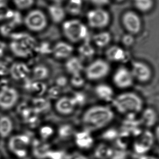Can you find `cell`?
<instances>
[{"label": "cell", "instance_id": "6da1fadb", "mask_svg": "<svg viewBox=\"0 0 159 159\" xmlns=\"http://www.w3.org/2000/svg\"><path fill=\"white\" fill-rule=\"evenodd\" d=\"M112 107L103 104H95L88 107L81 116V121L90 132L102 131L110 126L115 119Z\"/></svg>", "mask_w": 159, "mask_h": 159}, {"label": "cell", "instance_id": "7a4b0ae2", "mask_svg": "<svg viewBox=\"0 0 159 159\" xmlns=\"http://www.w3.org/2000/svg\"><path fill=\"white\" fill-rule=\"evenodd\" d=\"M111 103L115 112L125 117L136 116L139 114L144 108L142 98L132 91H124L115 95Z\"/></svg>", "mask_w": 159, "mask_h": 159}, {"label": "cell", "instance_id": "3957f363", "mask_svg": "<svg viewBox=\"0 0 159 159\" xmlns=\"http://www.w3.org/2000/svg\"><path fill=\"white\" fill-rule=\"evenodd\" d=\"M49 20L46 12L38 8H32L26 12L23 18L25 27L31 33L43 32L48 27Z\"/></svg>", "mask_w": 159, "mask_h": 159}, {"label": "cell", "instance_id": "277c9868", "mask_svg": "<svg viewBox=\"0 0 159 159\" xmlns=\"http://www.w3.org/2000/svg\"><path fill=\"white\" fill-rule=\"evenodd\" d=\"M37 43L34 38L26 34H21L12 38L10 48L16 57L25 59L34 52Z\"/></svg>", "mask_w": 159, "mask_h": 159}, {"label": "cell", "instance_id": "5b68a950", "mask_svg": "<svg viewBox=\"0 0 159 159\" xmlns=\"http://www.w3.org/2000/svg\"><path fill=\"white\" fill-rule=\"evenodd\" d=\"M62 30L65 37L74 43L85 40L88 36L87 27L78 19L64 21L62 23Z\"/></svg>", "mask_w": 159, "mask_h": 159}, {"label": "cell", "instance_id": "8992f818", "mask_svg": "<svg viewBox=\"0 0 159 159\" xmlns=\"http://www.w3.org/2000/svg\"><path fill=\"white\" fill-rule=\"evenodd\" d=\"M110 70L109 63L100 58L94 60L84 70L85 79L92 82L99 81L103 80L109 74Z\"/></svg>", "mask_w": 159, "mask_h": 159}, {"label": "cell", "instance_id": "52a82bcc", "mask_svg": "<svg viewBox=\"0 0 159 159\" xmlns=\"http://www.w3.org/2000/svg\"><path fill=\"white\" fill-rule=\"evenodd\" d=\"M155 141L153 132L145 129L133 138L131 146L135 154L142 156L150 151Z\"/></svg>", "mask_w": 159, "mask_h": 159}, {"label": "cell", "instance_id": "ba28073f", "mask_svg": "<svg viewBox=\"0 0 159 159\" xmlns=\"http://www.w3.org/2000/svg\"><path fill=\"white\" fill-rule=\"evenodd\" d=\"M31 145L30 138L25 134H17L9 137V150L18 158H24L26 157Z\"/></svg>", "mask_w": 159, "mask_h": 159}, {"label": "cell", "instance_id": "9c48e42d", "mask_svg": "<svg viewBox=\"0 0 159 159\" xmlns=\"http://www.w3.org/2000/svg\"><path fill=\"white\" fill-rule=\"evenodd\" d=\"M86 19L91 27L101 29L107 26L110 22L111 17L106 10L97 7L87 12Z\"/></svg>", "mask_w": 159, "mask_h": 159}, {"label": "cell", "instance_id": "30bf717a", "mask_svg": "<svg viewBox=\"0 0 159 159\" xmlns=\"http://www.w3.org/2000/svg\"><path fill=\"white\" fill-rule=\"evenodd\" d=\"M111 80L115 87L122 90L131 88L135 82L130 69L125 66H121L115 70Z\"/></svg>", "mask_w": 159, "mask_h": 159}, {"label": "cell", "instance_id": "8fae6325", "mask_svg": "<svg viewBox=\"0 0 159 159\" xmlns=\"http://www.w3.org/2000/svg\"><path fill=\"white\" fill-rule=\"evenodd\" d=\"M18 91L10 86H2L0 89V109L8 111L15 107L19 100Z\"/></svg>", "mask_w": 159, "mask_h": 159}, {"label": "cell", "instance_id": "7c38bea8", "mask_svg": "<svg viewBox=\"0 0 159 159\" xmlns=\"http://www.w3.org/2000/svg\"><path fill=\"white\" fill-rule=\"evenodd\" d=\"M134 81L141 84L147 83L151 80L152 73L151 68L144 62L134 61L130 69Z\"/></svg>", "mask_w": 159, "mask_h": 159}, {"label": "cell", "instance_id": "4fadbf2b", "mask_svg": "<svg viewBox=\"0 0 159 159\" xmlns=\"http://www.w3.org/2000/svg\"><path fill=\"white\" fill-rule=\"evenodd\" d=\"M55 101V110L62 116H70L77 107L71 96H61Z\"/></svg>", "mask_w": 159, "mask_h": 159}, {"label": "cell", "instance_id": "5bb4252c", "mask_svg": "<svg viewBox=\"0 0 159 159\" xmlns=\"http://www.w3.org/2000/svg\"><path fill=\"white\" fill-rule=\"evenodd\" d=\"M122 23L128 33L137 34L141 29V22L137 14L133 11L125 12L122 16Z\"/></svg>", "mask_w": 159, "mask_h": 159}, {"label": "cell", "instance_id": "9a60e30c", "mask_svg": "<svg viewBox=\"0 0 159 159\" xmlns=\"http://www.w3.org/2000/svg\"><path fill=\"white\" fill-rule=\"evenodd\" d=\"M92 132L85 129L76 131L73 136L75 146L81 150H87L94 146V139Z\"/></svg>", "mask_w": 159, "mask_h": 159}, {"label": "cell", "instance_id": "2e32d148", "mask_svg": "<svg viewBox=\"0 0 159 159\" xmlns=\"http://www.w3.org/2000/svg\"><path fill=\"white\" fill-rule=\"evenodd\" d=\"M31 74V68L25 62L17 61L9 68V75L16 81L24 80Z\"/></svg>", "mask_w": 159, "mask_h": 159}, {"label": "cell", "instance_id": "e0dca14e", "mask_svg": "<svg viewBox=\"0 0 159 159\" xmlns=\"http://www.w3.org/2000/svg\"><path fill=\"white\" fill-rule=\"evenodd\" d=\"M73 46L64 41H59L56 43L51 48V54L58 60H63L69 58L73 52Z\"/></svg>", "mask_w": 159, "mask_h": 159}, {"label": "cell", "instance_id": "ac0fdd59", "mask_svg": "<svg viewBox=\"0 0 159 159\" xmlns=\"http://www.w3.org/2000/svg\"><path fill=\"white\" fill-rule=\"evenodd\" d=\"M139 115V120L142 127L150 129L151 127H154L156 125L158 116L154 109L150 107H144Z\"/></svg>", "mask_w": 159, "mask_h": 159}, {"label": "cell", "instance_id": "d6986e66", "mask_svg": "<svg viewBox=\"0 0 159 159\" xmlns=\"http://www.w3.org/2000/svg\"><path fill=\"white\" fill-rule=\"evenodd\" d=\"M46 12L49 21L55 24H60L65 21L66 11L61 4L51 3Z\"/></svg>", "mask_w": 159, "mask_h": 159}, {"label": "cell", "instance_id": "ffe728a7", "mask_svg": "<svg viewBox=\"0 0 159 159\" xmlns=\"http://www.w3.org/2000/svg\"><path fill=\"white\" fill-rule=\"evenodd\" d=\"M94 90L96 96L104 102L111 103L115 96L113 88L107 84H98Z\"/></svg>", "mask_w": 159, "mask_h": 159}, {"label": "cell", "instance_id": "44dd1931", "mask_svg": "<svg viewBox=\"0 0 159 159\" xmlns=\"http://www.w3.org/2000/svg\"><path fill=\"white\" fill-rule=\"evenodd\" d=\"M106 56L108 60L117 63H125L129 58L127 52L118 46L109 47L106 51Z\"/></svg>", "mask_w": 159, "mask_h": 159}, {"label": "cell", "instance_id": "7402d4cb", "mask_svg": "<svg viewBox=\"0 0 159 159\" xmlns=\"http://www.w3.org/2000/svg\"><path fill=\"white\" fill-rule=\"evenodd\" d=\"M65 67L66 71L70 76L82 74L84 68L82 60L77 57H70L67 59Z\"/></svg>", "mask_w": 159, "mask_h": 159}, {"label": "cell", "instance_id": "603a6c76", "mask_svg": "<svg viewBox=\"0 0 159 159\" xmlns=\"http://www.w3.org/2000/svg\"><path fill=\"white\" fill-rule=\"evenodd\" d=\"M113 148L108 143L102 141L95 145L93 155L96 159H110L113 153Z\"/></svg>", "mask_w": 159, "mask_h": 159}, {"label": "cell", "instance_id": "cb8c5ba5", "mask_svg": "<svg viewBox=\"0 0 159 159\" xmlns=\"http://www.w3.org/2000/svg\"><path fill=\"white\" fill-rule=\"evenodd\" d=\"M13 129V122L11 118L7 115H2L0 117V137L2 139L10 137Z\"/></svg>", "mask_w": 159, "mask_h": 159}, {"label": "cell", "instance_id": "d4e9b609", "mask_svg": "<svg viewBox=\"0 0 159 159\" xmlns=\"http://www.w3.org/2000/svg\"><path fill=\"white\" fill-rule=\"evenodd\" d=\"M30 74L35 80L43 82L50 76V69L44 64H37L31 69Z\"/></svg>", "mask_w": 159, "mask_h": 159}, {"label": "cell", "instance_id": "484cf974", "mask_svg": "<svg viewBox=\"0 0 159 159\" xmlns=\"http://www.w3.org/2000/svg\"><path fill=\"white\" fill-rule=\"evenodd\" d=\"M80 57L82 59H89L92 58L95 54V50L88 39L79 46L78 48Z\"/></svg>", "mask_w": 159, "mask_h": 159}, {"label": "cell", "instance_id": "4316f807", "mask_svg": "<svg viewBox=\"0 0 159 159\" xmlns=\"http://www.w3.org/2000/svg\"><path fill=\"white\" fill-rule=\"evenodd\" d=\"M57 132L59 138L63 140H66L73 137L76 130L72 125L70 123H65L61 125L58 127Z\"/></svg>", "mask_w": 159, "mask_h": 159}, {"label": "cell", "instance_id": "83f0119b", "mask_svg": "<svg viewBox=\"0 0 159 159\" xmlns=\"http://www.w3.org/2000/svg\"><path fill=\"white\" fill-rule=\"evenodd\" d=\"M93 41L99 48L106 47L110 43L111 36L107 31H102L95 34L93 38Z\"/></svg>", "mask_w": 159, "mask_h": 159}, {"label": "cell", "instance_id": "f1b7e54d", "mask_svg": "<svg viewBox=\"0 0 159 159\" xmlns=\"http://www.w3.org/2000/svg\"><path fill=\"white\" fill-rule=\"evenodd\" d=\"M82 0H69L66 6V11L72 16H78L82 10Z\"/></svg>", "mask_w": 159, "mask_h": 159}, {"label": "cell", "instance_id": "f546056e", "mask_svg": "<svg viewBox=\"0 0 159 159\" xmlns=\"http://www.w3.org/2000/svg\"><path fill=\"white\" fill-rule=\"evenodd\" d=\"M56 131L54 127L50 125H43L39 128V134L43 142L51 139L55 134Z\"/></svg>", "mask_w": 159, "mask_h": 159}, {"label": "cell", "instance_id": "4dcf8cb0", "mask_svg": "<svg viewBox=\"0 0 159 159\" xmlns=\"http://www.w3.org/2000/svg\"><path fill=\"white\" fill-rule=\"evenodd\" d=\"M14 7L18 11L27 12L34 8L36 0H12Z\"/></svg>", "mask_w": 159, "mask_h": 159}, {"label": "cell", "instance_id": "1f68e13d", "mask_svg": "<svg viewBox=\"0 0 159 159\" xmlns=\"http://www.w3.org/2000/svg\"><path fill=\"white\" fill-rule=\"evenodd\" d=\"M101 137L103 139V141L107 142H111L116 140L119 135L120 131L113 127H107L102 130Z\"/></svg>", "mask_w": 159, "mask_h": 159}, {"label": "cell", "instance_id": "d6a6232c", "mask_svg": "<svg viewBox=\"0 0 159 159\" xmlns=\"http://www.w3.org/2000/svg\"><path fill=\"white\" fill-rule=\"evenodd\" d=\"M134 4L137 10L142 12H147L152 9L153 0H134Z\"/></svg>", "mask_w": 159, "mask_h": 159}, {"label": "cell", "instance_id": "836d02e7", "mask_svg": "<svg viewBox=\"0 0 159 159\" xmlns=\"http://www.w3.org/2000/svg\"><path fill=\"white\" fill-rule=\"evenodd\" d=\"M49 107V103L47 99L42 98L41 97H39L38 98H35L33 101V104L31 106L32 108L39 114L42 111L48 109Z\"/></svg>", "mask_w": 159, "mask_h": 159}, {"label": "cell", "instance_id": "e575fe53", "mask_svg": "<svg viewBox=\"0 0 159 159\" xmlns=\"http://www.w3.org/2000/svg\"><path fill=\"white\" fill-rule=\"evenodd\" d=\"M43 82L35 80L30 84V88L31 92L34 93L35 95L38 96V97L41 96L47 92V86Z\"/></svg>", "mask_w": 159, "mask_h": 159}, {"label": "cell", "instance_id": "d590c367", "mask_svg": "<svg viewBox=\"0 0 159 159\" xmlns=\"http://www.w3.org/2000/svg\"><path fill=\"white\" fill-rule=\"evenodd\" d=\"M86 79L82 74L70 76L69 79L70 84L76 89H80L85 85Z\"/></svg>", "mask_w": 159, "mask_h": 159}, {"label": "cell", "instance_id": "8d00e7d4", "mask_svg": "<svg viewBox=\"0 0 159 159\" xmlns=\"http://www.w3.org/2000/svg\"><path fill=\"white\" fill-rule=\"evenodd\" d=\"M46 93L49 98L56 100L62 96V89L58 86L55 85L51 87L50 89H47Z\"/></svg>", "mask_w": 159, "mask_h": 159}, {"label": "cell", "instance_id": "74e56055", "mask_svg": "<svg viewBox=\"0 0 159 159\" xmlns=\"http://www.w3.org/2000/svg\"><path fill=\"white\" fill-rule=\"evenodd\" d=\"M68 156V155L62 151L49 149L46 158L50 159H67Z\"/></svg>", "mask_w": 159, "mask_h": 159}, {"label": "cell", "instance_id": "f35d334b", "mask_svg": "<svg viewBox=\"0 0 159 159\" xmlns=\"http://www.w3.org/2000/svg\"><path fill=\"white\" fill-rule=\"evenodd\" d=\"M129 154L126 150L114 148L113 153L110 159H128Z\"/></svg>", "mask_w": 159, "mask_h": 159}, {"label": "cell", "instance_id": "ab89813d", "mask_svg": "<svg viewBox=\"0 0 159 159\" xmlns=\"http://www.w3.org/2000/svg\"><path fill=\"white\" fill-rule=\"evenodd\" d=\"M77 107L81 106L84 103L86 99L85 95L81 92H77L71 96Z\"/></svg>", "mask_w": 159, "mask_h": 159}, {"label": "cell", "instance_id": "60d3db41", "mask_svg": "<svg viewBox=\"0 0 159 159\" xmlns=\"http://www.w3.org/2000/svg\"><path fill=\"white\" fill-rule=\"evenodd\" d=\"M134 39L132 34L128 33L123 36L122 43L126 47H130L134 44Z\"/></svg>", "mask_w": 159, "mask_h": 159}, {"label": "cell", "instance_id": "b9f144b4", "mask_svg": "<svg viewBox=\"0 0 159 159\" xmlns=\"http://www.w3.org/2000/svg\"><path fill=\"white\" fill-rule=\"evenodd\" d=\"M69 79H68L66 76H60L57 78L56 80V85L58 86L62 89L63 87H65L67 85Z\"/></svg>", "mask_w": 159, "mask_h": 159}, {"label": "cell", "instance_id": "7bdbcfd3", "mask_svg": "<svg viewBox=\"0 0 159 159\" xmlns=\"http://www.w3.org/2000/svg\"><path fill=\"white\" fill-rule=\"evenodd\" d=\"M111 0H90L92 4L98 8H102L109 4Z\"/></svg>", "mask_w": 159, "mask_h": 159}, {"label": "cell", "instance_id": "ee69618b", "mask_svg": "<svg viewBox=\"0 0 159 159\" xmlns=\"http://www.w3.org/2000/svg\"><path fill=\"white\" fill-rule=\"evenodd\" d=\"M67 159H88V158L82 153L76 152L68 155Z\"/></svg>", "mask_w": 159, "mask_h": 159}, {"label": "cell", "instance_id": "f6af8a7d", "mask_svg": "<svg viewBox=\"0 0 159 159\" xmlns=\"http://www.w3.org/2000/svg\"><path fill=\"white\" fill-rule=\"evenodd\" d=\"M9 68L10 66L0 65V76H6L9 74Z\"/></svg>", "mask_w": 159, "mask_h": 159}, {"label": "cell", "instance_id": "bcb514c9", "mask_svg": "<svg viewBox=\"0 0 159 159\" xmlns=\"http://www.w3.org/2000/svg\"><path fill=\"white\" fill-rule=\"evenodd\" d=\"M155 131L153 132V135H154V137H155V140L156 141H158L159 140V125H156L155 126Z\"/></svg>", "mask_w": 159, "mask_h": 159}, {"label": "cell", "instance_id": "7dc6e473", "mask_svg": "<svg viewBox=\"0 0 159 159\" xmlns=\"http://www.w3.org/2000/svg\"><path fill=\"white\" fill-rule=\"evenodd\" d=\"M139 159H157L156 157L149 155H144L140 156Z\"/></svg>", "mask_w": 159, "mask_h": 159}, {"label": "cell", "instance_id": "c3c4849f", "mask_svg": "<svg viewBox=\"0 0 159 159\" xmlns=\"http://www.w3.org/2000/svg\"><path fill=\"white\" fill-rule=\"evenodd\" d=\"M48 1L50 2L51 3L62 4V3L64 2L66 0H48Z\"/></svg>", "mask_w": 159, "mask_h": 159}, {"label": "cell", "instance_id": "681fc988", "mask_svg": "<svg viewBox=\"0 0 159 159\" xmlns=\"http://www.w3.org/2000/svg\"><path fill=\"white\" fill-rule=\"evenodd\" d=\"M114 1L117 2H121L123 1L124 0H114Z\"/></svg>", "mask_w": 159, "mask_h": 159}]
</instances>
